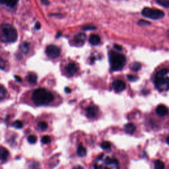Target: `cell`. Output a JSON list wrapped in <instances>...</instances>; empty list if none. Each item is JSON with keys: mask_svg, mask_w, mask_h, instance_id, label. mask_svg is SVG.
<instances>
[{"mask_svg": "<svg viewBox=\"0 0 169 169\" xmlns=\"http://www.w3.org/2000/svg\"><path fill=\"white\" fill-rule=\"evenodd\" d=\"M86 38V34L83 32H80L74 37V42L77 46H82L85 42Z\"/></svg>", "mask_w": 169, "mask_h": 169, "instance_id": "9c48e42d", "label": "cell"}, {"mask_svg": "<svg viewBox=\"0 0 169 169\" xmlns=\"http://www.w3.org/2000/svg\"><path fill=\"white\" fill-rule=\"evenodd\" d=\"M94 169H120L119 162L112 156L102 155L96 159Z\"/></svg>", "mask_w": 169, "mask_h": 169, "instance_id": "6da1fadb", "label": "cell"}, {"mask_svg": "<svg viewBox=\"0 0 169 169\" xmlns=\"http://www.w3.org/2000/svg\"><path fill=\"white\" fill-rule=\"evenodd\" d=\"M17 32L16 29L9 24H4L1 26V38L6 42H13L17 39Z\"/></svg>", "mask_w": 169, "mask_h": 169, "instance_id": "5b68a950", "label": "cell"}, {"mask_svg": "<svg viewBox=\"0 0 169 169\" xmlns=\"http://www.w3.org/2000/svg\"><path fill=\"white\" fill-rule=\"evenodd\" d=\"M41 27V25L40 23L39 22H37V23L35 24V29H37V30H38V29H40Z\"/></svg>", "mask_w": 169, "mask_h": 169, "instance_id": "836d02e7", "label": "cell"}, {"mask_svg": "<svg viewBox=\"0 0 169 169\" xmlns=\"http://www.w3.org/2000/svg\"><path fill=\"white\" fill-rule=\"evenodd\" d=\"M39 167V165L38 162H33L32 163V165H31V169H34V168H35L36 169H37V168Z\"/></svg>", "mask_w": 169, "mask_h": 169, "instance_id": "1f68e13d", "label": "cell"}, {"mask_svg": "<svg viewBox=\"0 0 169 169\" xmlns=\"http://www.w3.org/2000/svg\"><path fill=\"white\" fill-rule=\"evenodd\" d=\"M154 169H165L164 162L159 160L156 161L154 163Z\"/></svg>", "mask_w": 169, "mask_h": 169, "instance_id": "ac0fdd59", "label": "cell"}, {"mask_svg": "<svg viewBox=\"0 0 169 169\" xmlns=\"http://www.w3.org/2000/svg\"><path fill=\"white\" fill-rule=\"evenodd\" d=\"M156 112H157V114L161 116H166L168 113V109L167 108V106L165 105H159L157 108H156Z\"/></svg>", "mask_w": 169, "mask_h": 169, "instance_id": "7c38bea8", "label": "cell"}, {"mask_svg": "<svg viewBox=\"0 0 169 169\" xmlns=\"http://www.w3.org/2000/svg\"><path fill=\"white\" fill-rule=\"evenodd\" d=\"M124 130L126 133H128L129 134H134V132L135 130V126L133 124V123H128L124 127Z\"/></svg>", "mask_w": 169, "mask_h": 169, "instance_id": "9a60e30c", "label": "cell"}, {"mask_svg": "<svg viewBox=\"0 0 169 169\" xmlns=\"http://www.w3.org/2000/svg\"><path fill=\"white\" fill-rule=\"evenodd\" d=\"M100 147L103 149H109L111 147V144L108 141H103L100 144Z\"/></svg>", "mask_w": 169, "mask_h": 169, "instance_id": "cb8c5ba5", "label": "cell"}, {"mask_svg": "<svg viewBox=\"0 0 169 169\" xmlns=\"http://www.w3.org/2000/svg\"><path fill=\"white\" fill-rule=\"evenodd\" d=\"M66 70L67 73L70 76H73L77 72L78 67L76 64L70 63L67 65V66L66 67Z\"/></svg>", "mask_w": 169, "mask_h": 169, "instance_id": "8fae6325", "label": "cell"}, {"mask_svg": "<svg viewBox=\"0 0 169 169\" xmlns=\"http://www.w3.org/2000/svg\"><path fill=\"white\" fill-rule=\"evenodd\" d=\"M138 24L140 25H150V22H148V21H146L141 20V21H139Z\"/></svg>", "mask_w": 169, "mask_h": 169, "instance_id": "f546056e", "label": "cell"}, {"mask_svg": "<svg viewBox=\"0 0 169 169\" xmlns=\"http://www.w3.org/2000/svg\"><path fill=\"white\" fill-rule=\"evenodd\" d=\"M6 95H7L6 89L3 86L0 85V100L5 99Z\"/></svg>", "mask_w": 169, "mask_h": 169, "instance_id": "44dd1931", "label": "cell"}, {"mask_svg": "<svg viewBox=\"0 0 169 169\" xmlns=\"http://www.w3.org/2000/svg\"><path fill=\"white\" fill-rule=\"evenodd\" d=\"M155 87L159 91L163 92L169 90V70L162 69L156 73L154 78Z\"/></svg>", "mask_w": 169, "mask_h": 169, "instance_id": "7a4b0ae2", "label": "cell"}, {"mask_svg": "<svg viewBox=\"0 0 169 169\" xmlns=\"http://www.w3.org/2000/svg\"><path fill=\"white\" fill-rule=\"evenodd\" d=\"M73 169H83V168L82 167H81V166H77V167H75Z\"/></svg>", "mask_w": 169, "mask_h": 169, "instance_id": "ab89813d", "label": "cell"}, {"mask_svg": "<svg viewBox=\"0 0 169 169\" xmlns=\"http://www.w3.org/2000/svg\"><path fill=\"white\" fill-rule=\"evenodd\" d=\"M65 91H66L67 93H71V89L69 88V87H66V88L65 89Z\"/></svg>", "mask_w": 169, "mask_h": 169, "instance_id": "8d00e7d4", "label": "cell"}, {"mask_svg": "<svg viewBox=\"0 0 169 169\" xmlns=\"http://www.w3.org/2000/svg\"><path fill=\"white\" fill-rule=\"evenodd\" d=\"M28 141L30 143V144H35L36 142H37V137H36L35 135H29L28 138Z\"/></svg>", "mask_w": 169, "mask_h": 169, "instance_id": "4316f807", "label": "cell"}, {"mask_svg": "<svg viewBox=\"0 0 169 169\" xmlns=\"http://www.w3.org/2000/svg\"><path fill=\"white\" fill-rule=\"evenodd\" d=\"M46 53L48 57L52 58V59H55V58H57L60 56L61 51L57 46L49 45L46 48Z\"/></svg>", "mask_w": 169, "mask_h": 169, "instance_id": "52a82bcc", "label": "cell"}, {"mask_svg": "<svg viewBox=\"0 0 169 169\" xmlns=\"http://www.w3.org/2000/svg\"><path fill=\"white\" fill-rule=\"evenodd\" d=\"M15 79L18 81V82H21V81H22L21 78H20V77H19V76H15Z\"/></svg>", "mask_w": 169, "mask_h": 169, "instance_id": "e575fe53", "label": "cell"}, {"mask_svg": "<svg viewBox=\"0 0 169 169\" xmlns=\"http://www.w3.org/2000/svg\"><path fill=\"white\" fill-rule=\"evenodd\" d=\"M158 4L165 8H169V0H155Z\"/></svg>", "mask_w": 169, "mask_h": 169, "instance_id": "d6986e66", "label": "cell"}, {"mask_svg": "<svg viewBox=\"0 0 169 169\" xmlns=\"http://www.w3.org/2000/svg\"><path fill=\"white\" fill-rule=\"evenodd\" d=\"M12 126L15 128L21 129L22 128V123L21 121H19V120H17V121H15L12 123Z\"/></svg>", "mask_w": 169, "mask_h": 169, "instance_id": "484cf974", "label": "cell"}, {"mask_svg": "<svg viewBox=\"0 0 169 169\" xmlns=\"http://www.w3.org/2000/svg\"><path fill=\"white\" fill-rule=\"evenodd\" d=\"M5 61L1 59H0V70H5Z\"/></svg>", "mask_w": 169, "mask_h": 169, "instance_id": "f1b7e54d", "label": "cell"}, {"mask_svg": "<svg viewBox=\"0 0 169 169\" xmlns=\"http://www.w3.org/2000/svg\"><path fill=\"white\" fill-rule=\"evenodd\" d=\"M167 144L169 145V136H168V137L167 139Z\"/></svg>", "mask_w": 169, "mask_h": 169, "instance_id": "60d3db41", "label": "cell"}, {"mask_svg": "<svg viewBox=\"0 0 169 169\" xmlns=\"http://www.w3.org/2000/svg\"><path fill=\"white\" fill-rule=\"evenodd\" d=\"M87 154L86 149L82 145H80L77 148V155L79 157H84Z\"/></svg>", "mask_w": 169, "mask_h": 169, "instance_id": "e0dca14e", "label": "cell"}, {"mask_svg": "<svg viewBox=\"0 0 169 169\" xmlns=\"http://www.w3.org/2000/svg\"><path fill=\"white\" fill-rule=\"evenodd\" d=\"M109 61L113 71H119L125 66L126 59L123 54L110 51L109 52Z\"/></svg>", "mask_w": 169, "mask_h": 169, "instance_id": "277c9868", "label": "cell"}, {"mask_svg": "<svg viewBox=\"0 0 169 169\" xmlns=\"http://www.w3.org/2000/svg\"><path fill=\"white\" fill-rule=\"evenodd\" d=\"M128 79L129 81H135L136 80L138 79V77H136L135 76H131V75H129V76H128Z\"/></svg>", "mask_w": 169, "mask_h": 169, "instance_id": "4dcf8cb0", "label": "cell"}, {"mask_svg": "<svg viewBox=\"0 0 169 169\" xmlns=\"http://www.w3.org/2000/svg\"><path fill=\"white\" fill-rule=\"evenodd\" d=\"M51 141V138L48 135H45L43 138H42V142L44 144H50Z\"/></svg>", "mask_w": 169, "mask_h": 169, "instance_id": "83f0119b", "label": "cell"}, {"mask_svg": "<svg viewBox=\"0 0 169 169\" xmlns=\"http://www.w3.org/2000/svg\"><path fill=\"white\" fill-rule=\"evenodd\" d=\"M0 3L2 4H5L6 5V3H7V0H0Z\"/></svg>", "mask_w": 169, "mask_h": 169, "instance_id": "74e56055", "label": "cell"}, {"mask_svg": "<svg viewBox=\"0 0 169 169\" xmlns=\"http://www.w3.org/2000/svg\"><path fill=\"white\" fill-rule=\"evenodd\" d=\"M29 46H30V44L27 43V42H25V43L22 44L20 48L22 52H23L24 54H27L29 50Z\"/></svg>", "mask_w": 169, "mask_h": 169, "instance_id": "ffe728a7", "label": "cell"}, {"mask_svg": "<svg viewBox=\"0 0 169 169\" xmlns=\"http://www.w3.org/2000/svg\"><path fill=\"white\" fill-rule=\"evenodd\" d=\"M89 41L90 44L93 45V46H96L100 42V38L99 36L96 34H91L90 36Z\"/></svg>", "mask_w": 169, "mask_h": 169, "instance_id": "4fadbf2b", "label": "cell"}, {"mask_svg": "<svg viewBox=\"0 0 169 169\" xmlns=\"http://www.w3.org/2000/svg\"><path fill=\"white\" fill-rule=\"evenodd\" d=\"M48 124L45 122H40L38 123V128L42 131H45L48 128Z\"/></svg>", "mask_w": 169, "mask_h": 169, "instance_id": "7402d4cb", "label": "cell"}, {"mask_svg": "<svg viewBox=\"0 0 169 169\" xmlns=\"http://www.w3.org/2000/svg\"><path fill=\"white\" fill-rule=\"evenodd\" d=\"M114 47L116 48H117V49H118V50H122V47L121 46H117V45H115Z\"/></svg>", "mask_w": 169, "mask_h": 169, "instance_id": "f35d334b", "label": "cell"}, {"mask_svg": "<svg viewBox=\"0 0 169 169\" xmlns=\"http://www.w3.org/2000/svg\"><path fill=\"white\" fill-rule=\"evenodd\" d=\"M9 157V151L4 147H0V160L5 161Z\"/></svg>", "mask_w": 169, "mask_h": 169, "instance_id": "5bb4252c", "label": "cell"}, {"mask_svg": "<svg viewBox=\"0 0 169 169\" xmlns=\"http://www.w3.org/2000/svg\"><path fill=\"white\" fill-rule=\"evenodd\" d=\"M168 37H169V31H168Z\"/></svg>", "mask_w": 169, "mask_h": 169, "instance_id": "b9f144b4", "label": "cell"}, {"mask_svg": "<svg viewBox=\"0 0 169 169\" xmlns=\"http://www.w3.org/2000/svg\"><path fill=\"white\" fill-rule=\"evenodd\" d=\"M19 0H7V3H6V5H7L8 7H13L16 5V4H17Z\"/></svg>", "mask_w": 169, "mask_h": 169, "instance_id": "603a6c76", "label": "cell"}, {"mask_svg": "<svg viewBox=\"0 0 169 169\" xmlns=\"http://www.w3.org/2000/svg\"><path fill=\"white\" fill-rule=\"evenodd\" d=\"M99 113V108L95 106H90L86 110L87 116L89 118H95Z\"/></svg>", "mask_w": 169, "mask_h": 169, "instance_id": "30bf717a", "label": "cell"}, {"mask_svg": "<svg viewBox=\"0 0 169 169\" xmlns=\"http://www.w3.org/2000/svg\"><path fill=\"white\" fill-rule=\"evenodd\" d=\"M141 13L145 17L153 19V20L162 19L165 16V13L163 11L159 10V9L149 7H146L143 9Z\"/></svg>", "mask_w": 169, "mask_h": 169, "instance_id": "8992f818", "label": "cell"}, {"mask_svg": "<svg viewBox=\"0 0 169 169\" xmlns=\"http://www.w3.org/2000/svg\"><path fill=\"white\" fill-rule=\"evenodd\" d=\"M83 28L84 30H89V29H91V30H93V29H95L96 27H94V26H87V27H84Z\"/></svg>", "mask_w": 169, "mask_h": 169, "instance_id": "d6a6232c", "label": "cell"}, {"mask_svg": "<svg viewBox=\"0 0 169 169\" xmlns=\"http://www.w3.org/2000/svg\"><path fill=\"white\" fill-rule=\"evenodd\" d=\"M41 1L45 5H48V4H49V2H48V0H41Z\"/></svg>", "mask_w": 169, "mask_h": 169, "instance_id": "d590c367", "label": "cell"}, {"mask_svg": "<svg viewBox=\"0 0 169 169\" xmlns=\"http://www.w3.org/2000/svg\"><path fill=\"white\" fill-rule=\"evenodd\" d=\"M131 68L132 70H134L135 71H137L138 70H140L141 68V64L138 62H135L133 63L131 66Z\"/></svg>", "mask_w": 169, "mask_h": 169, "instance_id": "d4e9b609", "label": "cell"}, {"mask_svg": "<svg viewBox=\"0 0 169 169\" xmlns=\"http://www.w3.org/2000/svg\"><path fill=\"white\" fill-rule=\"evenodd\" d=\"M27 81L29 83L32 84H34L37 83V75L34 73H31L28 75L27 76Z\"/></svg>", "mask_w": 169, "mask_h": 169, "instance_id": "2e32d148", "label": "cell"}, {"mask_svg": "<svg viewBox=\"0 0 169 169\" xmlns=\"http://www.w3.org/2000/svg\"><path fill=\"white\" fill-rule=\"evenodd\" d=\"M112 87L116 92L120 93L125 89L126 83L121 80H116L113 82Z\"/></svg>", "mask_w": 169, "mask_h": 169, "instance_id": "ba28073f", "label": "cell"}, {"mask_svg": "<svg viewBox=\"0 0 169 169\" xmlns=\"http://www.w3.org/2000/svg\"><path fill=\"white\" fill-rule=\"evenodd\" d=\"M32 99L33 102L38 106L48 105L52 102L54 96L50 92L44 89H36L32 93Z\"/></svg>", "mask_w": 169, "mask_h": 169, "instance_id": "3957f363", "label": "cell"}]
</instances>
